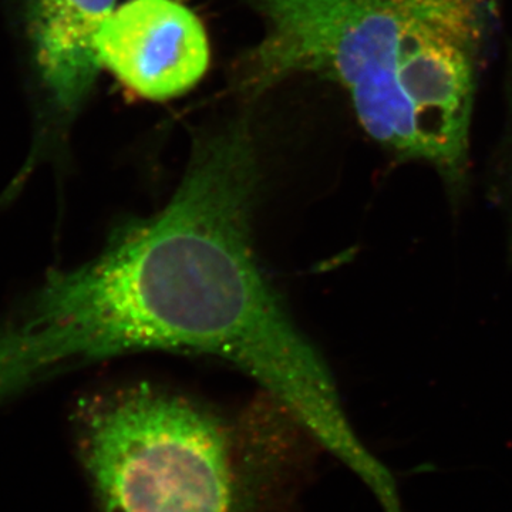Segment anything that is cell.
<instances>
[{
    "mask_svg": "<svg viewBox=\"0 0 512 512\" xmlns=\"http://www.w3.org/2000/svg\"><path fill=\"white\" fill-rule=\"evenodd\" d=\"M261 183L247 119L195 137L167 205L120 221L92 261L49 272L0 320V403L109 357L201 353L255 379L362 480L377 476L328 365L256 259Z\"/></svg>",
    "mask_w": 512,
    "mask_h": 512,
    "instance_id": "6da1fadb",
    "label": "cell"
},
{
    "mask_svg": "<svg viewBox=\"0 0 512 512\" xmlns=\"http://www.w3.org/2000/svg\"><path fill=\"white\" fill-rule=\"evenodd\" d=\"M265 36L239 92L296 74L338 84L360 127L397 160L429 165L463 194L481 64L498 0H248Z\"/></svg>",
    "mask_w": 512,
    "mask_h": 512,
    "instance_id": "7a4b0ae2",
    "label": "cell"
},
{
    "mask_svg": "<svg viewBox=\"0 0 512 512\" xmlns=\"http://www.w3.org/2000/svg\"><path fill=\"white\" fill-rule=\"evenodd\" d=\"M77 453L100 512H261L266 491L231 430L202 404L150 383L77 402Z\"/></svg>",
    "mask_w": 512,
    "mask_h": 512,
    "instance_id": "3957f363",
    "label": "cell"
},
{
    "mask_svg": "<svg viewBox=\"0 0 512 512\" xmlns=\"http://www.w3.org/2000/svg\"><path fill=\"white\" fill-rule=\"evenodd\" d=\"M96 50L101 69L150 101L190 92L211 57L207 30L178 0H128L101 26Z\"/></svg>",
    "mask_w": 512,
    "mask_h": 512,
    "instance_id": "277c9868",
    "label": "cell"
},
{
    "mask_svg": "<svg viewBox=\"0 0 512 512\" xmlns=\"http://www.w3.org/2000/svg\"><path fill=\"white\" fill-rule=\"evenodd\" d=\"M33 56L50 107L70 120L101 66L96 37L116 0H26Z\"/></svg>",
    "mask_w": 512,
    "mask_h": 512,
    "instance_id": "5b68a950",
    "label": "cell"
},
{
    "mask_svg": "<svg viewBox=\"0 0 512 512\" xmlns=\"http://www.w3.org/2000/svg\"><path fill=\"white\" fill-rule=\"evenodd\" d=\"M504 205L508 211V218H510L512 251V147L507 161V170H505Z\"/></svg>",
    "mask_w": 512,
    "mask_h": 512,
    "instance_id": "8992f818",
    "label": "cell"
}]
</instances>
